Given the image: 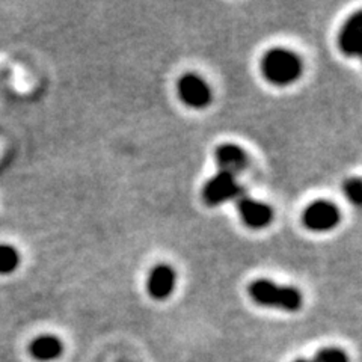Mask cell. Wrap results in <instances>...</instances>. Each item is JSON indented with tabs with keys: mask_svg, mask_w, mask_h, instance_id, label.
<instances>
[{
	"mask_svg": "<svg viewBox=\"0 0 362 362\" xmlns=\"http://www.w3.org/2000/svg\"><path fill=\"white\" fill-rule=\"evenodd\" d=\"M313 362H349V356L338 347H325L317 352Z\"/></svg>",
	"mask_w": 362,
	"mask_h": 362,
	"instance_id": "7c38bea8",
	"label": "cell"
},
{
	"mask_svg": "<svg viewBox=\"0 0 362 362\" xmlns=\"http://www.w3.org/2000/svg\"><path fill=\"white\" fill-rule=\"evenodd\" d=\"M29 352L33 359L41 362H50L58 359L64 352V344L54 335H40L29 346Z\"/></svg>",
	"mask_w": 362,
	"mask_h": 362,
	"instance_id": "30bf717a",
	"label": "cell"
},
{
	"mask_svg": "<svg viewBox=\"0 0 362 362\" xmlns=\"http://www.w3.org/2000/svg\"><path fill=\"white\" fill-rule=\"evenodd\" d=\"M175 272L168 264H157L148 276V288L150 296L156 300H163L173 294L175 288Z\"/></svg>",
	"mask_w": 362,
	"mask_h": 362,
	"instance_id": "ba28073f",
	"label": "cell"
},
{
	"mask_svg": "<svg viewBox=\"0 0 362 362\" xmlns=\"http://www.w3.org/2000/svg\"><path fill=\"white\" fill-rule=\"evenodd\" d=\"M344 194L349 201H352L358 207L362 202V181L359 178H350L344 185Z\"/></svg>",
	"mask_w": 362,
	"mask_h": 362,
	"instance_id": "4fadbf2b",
	"label": "cell"
},
{
	"mask_svg": "<svg viewBox=\"0 0 362 362\" xmlns=\"http://www.w3.org/2000/svg\"><path fill=\"white\" fill-rule=\"evenodd\" d=\"M20 255L14 246L0 245V275H9L18 267Z\"/></svg>",
	"mask_w": 362,
	"mask_h": 362,
	"instance_id": "8fae6325",
	"label": "cell"
},
{
	"mask_svg": "<svg viewBox=\"0 0 362 362\" xmlns=\"http://www.w3.org/2000/svg\"><path fill=\"white\" fill-rule=\"evenodd\" d=\"M338 44L347 56H359L362 53V11L347 18L338 35Z\"/></svg>",
	"mask_w": 362,
	"mask_h": 362,
	"instance_id": "52a82bcc",
	"label": "cell"
},
{
	"mask_svg": "<svg viewBox=\"0 0 362 362\" xmlns=\"http://www.w3.org/2000/svg\"><path fill=\"white\" fill-rule=\"evenodd\" d=\"M303 223L311 231H331L339 223V210L329 201H315L303 211Z\"/></svg>",
	"mask_w": 362,
	"mask_h": 362,
	"instance_id": "277c9868",
	"label": "cell"
},
{
	"mask_svg": "<svg viewBox=\"0 0 362 362\" xmlns=\"http://www.w3.org/2000/svg\"><path fill=\"white\" fill-rule=\"evenodd\" d=\"M237 210H239L245 225L254 230L264 228L274 219V211L267 204L243 195L237 201Z\"/></svg>",
	"mask_w": 362,
	"mask_h": 362,
	"instance_id": "8992f818",
	"label": "cell"
},
{
	"mask_svg": "<svg viewBox=\"0 0 362 362\" xmlns=\"http://www.w3.org/2000/svg\"><path fill=\"white\" fill-rule=\"evenodd\" d=\"M263 76L276 86H287L302 76L303 65L298 54L284 49H274L262 61Z\"/></svg>",
	"mask_w": 362,
	"mask_h": 362,
	"instance_id": "7a4b0ae2",
	"label": "cell"
},
{
	"mask_svg": "<svg viewBox=\"0 0 362 362\" xmlns=\"http://www.w3.org/2000/svg\"><path fill=\"white\" fill-rule=\"evenodd\" d=\"M242 195L243 189L237 183L235 177L221 171L211 177L202 189V198L211 207L221 206V204L234 198H240Z\"/></svg>",
	"mask_w": 362,
	"mask_h": 362,
	"instance_id": "3957f363",
	"label": "cell"
},
{
	"mask_svg": "<svg viewBox=\"0 0 362 362\" xmlns=\"http://www.w3.org/2000/svg\"><path fill=\"white\" fill-rule=\"evenodd\" d=\"M216 163L221 168V173L237 175L243 173L247 166V154L234 144H223L214 153Z\"/></svg>",
	"mask_w": 362,
	"mask_h": 362,
	"instance_id": "9c48e42d",
	"label": "cell"
},
{
	"mask_svg": "<svg viewBox=\"0 0 362 362\" xmlns=\"http://www.w3.org/2000/svg\"><path fill=\"white\" fill-rule=\"evenodd\" d=\"M251 299L262 307L296 313L302 308L303 298L298 288L279 286L267 279H257L247 287Z\"/></svg>",
	"mask_w": 362,
	"mask_h": 362,
	"instance_id": "6da1fadb",
	"label": "cell"
},
{
	"mask_svg": "<svg viewBox=\"0 0 362 362\" xmlns=\"http://www.w3.org/2000/svg\"><path fill=\"white\" fill-rule=\"evenodd\" d=\"M294 362H313V361H308V359H296Z\"/></svg>",
	"mask_w": 362,
	"mask_h": 362,
	"instance_id": "5bb4252c",
	"label": "cell"
},
{
	"mask_svg": "<svg viewBox=\"0 0 362 362\" xmlns=\"http://www.w3.org/2000/svg\"><path fill=\"white\" fill-rule=\"evenodd\" d=\"M177 90L183 103L190 107L202 109L209 106L211 101V89L197 74H186L181 77L177 83Z\"/></svg>",
	"mask_w": 362,
	"mask_h": 362,
	"instance_id": "5b68a950",
	"label": "cell"
}]
</instances>
